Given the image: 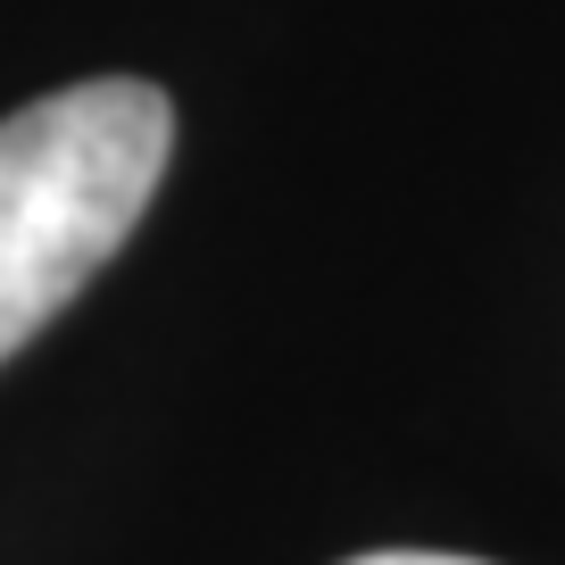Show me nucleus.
I'll list each match as a JSON object with an SVG mask.
<instances>
[{
    "label": "nucleus",
    "instance_id": "1",
    "mask_svg": "<svg viewBox=\"0 0 565 565\" xmlns=\"http://www.w3.org/2000/svg\"><path fill=\"white\" fill-rule=\"evenodd\" d=\"M175 150L159 84L100 75L0 117V358L125 249Z\"/></svg>",
    "mask_w": 565,
    "mask_h": 565
},
{
    "label": "nucleus",
    "instance_id": "2",
    "mask_svg": "<svg viewBox=\"0 0 565 565\" xmlns=\"http://www.w3.org/2000/svg\"><path fill=\"white\" fill-rule=\"evenodd\" d=\"M341 565H491V557H449V548H366V557H341Z\"/></svg>",
    "mask_w": 565,
    "mask_h": 565
}]
</instances>
